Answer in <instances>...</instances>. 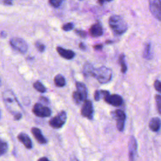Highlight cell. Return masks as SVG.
I'll return each mask as SVG.
<instances>
[{"label": "cell", "instance_id": "6da1fadb", "mask_svg": "<svg viewBox=\"0 0 161 161\" xmlns=\"http://www.w3.org/2000/svg\"><path fill=\"white\" fill-rule=\"evenodd\" d=\"M3 98L8 110L14 115L20 113L21 108L14 93L11 91H6L3 92Z\"/></svg>", "mask_w": 161, "mask_h": 161}, {"label": "cell", "instance_id": "7a4b0ae2", "mask_svg": "<svg viewBox=\"0 0 161 161\" xmlns=\"http://www.w3.org/2000/svg\"><path fill=\"white\" fill-rule=\"evenodd\" d=\"M109 25L116 35H122L128 29V26L124 19L118 15L111 16L109 19Z\"/></svg>", "mask_w": 161, "mask_h": 161}, {"label": "cell", "instance_id": "3957f363", "mask_svg": "<svg viewBox=\"0 0 161 161\" xmlns=\"http://www.w3.org/2000/svg\"><path fill=\"white\" fill-rule=\"evenodd\" d=\"M111 70L105 66H101L97 69H93L91 76L95 77L99 83L106 84L111 80L112 78Z\"/></svg>", "mask_w": 161, "mask_h": 161}, {"label": "cell", "instance_id": "277c9868", "mask_svg": "<svg viewBox=\"0 0 161 161\" xmlns=\"http://www.w3.org/2000/svg\"><path fill=\"white\" fill-rule=\"evenodd\" d=\"M66 119H67L66 112L64 111H62L58 114H57L55 117L50 119L49 125L53 128L58 129L61 128L64 125V123L66 121Z\"/></svg>", "mask_w": 161, "mask_h": 161}, {"label": "cell", "instance_id": "5b68a950", "mask_svg": "<svg viewBox=\"0 0 161 161\" xmlns=\"http://www.w3.org/2000/svg\"><path fill=\"white\" fill-rule=\"evenodd\" d=\"M10 45L16 50L21 53H25L28 50V45L26 42L20 38L14 37L10 40Z\"/></svg>", "mask_w": 161, "mask_h": 161}, {"label": "cell", "instance_id": "8992f818", "mask_svg": "<svg viewBox=\"0 0 161 161\" xmlns=\"http://www.w3.org/2000/svg\"><path fill=\"white\" fill-rule=\"evenodd\" d=\"M150 13L158 21H161V0H148Z\"/></svg>", "mask_w": 161, "mask_h": 161}, {"label": "cell", "instance_id": "52a82bcc", "mask_svg": "<svg viewBox=\"0 0 161 161\" xmlns=\"http://www.w3.org/2000/svg\"><path fill=\"white\" fill-rule=\"evenodd\" d=\"M33 113L38 117H48L52 114L51 110L49 108L43 106L40 103H36L33 109Z\"/></svg>", "mask_w": 161, "mask_h": 161}, {"label": "cell", "instance_id": "ba28073f", "mask_svg": "<svg viewBox=\"0 0 161 161\" xmlns=\"http://www.w3.org/2000/svg\"><path fill=\"white\" fill-rule=\"evenodd\" d=\"M80 113L82 116L89 119H92L93 114H94V108H93L92 103L90 100L86 99L84 101Z\"/></svg>", "mask_w": 161, "mask_h": 161}, {"label": "cell", "instance_id": "9c48e42d", "mask_svg": "<svg viewBox=\"0 0 161 161\" xmlns=\"http://www.w3.org/2000/svg\"><path fill=\"white\" fill-rule=\"evenodd\" d=\"M114 116L116 121V126L119 131H123L125 128L126 114L125 112L121 109H116L114 112Z\"/></svg>", "mask_w": 161, "mask_h": 161}, {"label": "cell", "instance_id": "30bf717a", "mask_svg": "<svg viewBox=\"0 0 161 161\" xmlns=\"http://www.w3.org/2000/svg\"><path fill=\"white\" fill-rule=\"evenodd\" d=\"M103 99L108 104L113 106H119L123 103L122 97L118 94H110L109 92H108L104 96Z\"/></svg>", "mask_w": 161, "mask_h": 161}, {"label": "cell", "instance_id": "8fae6325", "mask_svg": "<svg viewBox=\"0 0 161 161\" xmlns=\"http://www.w3.org/2000/svg\"><path fill=\"white\" fill-rule=\"evenodd\" d=\"M137 152V142L134 136H131L128 142V156L130 160H134Z\"/></svg>", "mask_w": 161, "mask_h": 161}, {"label": "cell", "instance_id": "7c38bea8", "mask_svg": "<svg viewBox=\"0 0 161 161\" xmlns=\"http://www.w3.org/2000/svg\"><path fill=\"white\" fill-rule=\"evenodd\" d=\"M89 33L93 37L101 36L103 33V30L101 25L99 23L93 24L89 29Z\"/></svg>", "mask_w": 161, "mask_h": 161}, {"label": "cell", "instance_id": "4fadbf2b", "mask_svg": "<svg viewBox=\"0 0 161 161\" xmlns=\"http://www.w3.org/2000/svg\"><path fill=\"white\" fill-rule=\"evenodd\" d=\"M57 51L62 58L67 60H71L75 56V53L71 50L65 49L60 47H57Z\"/></svg>", "mask_w": 161, "mask_h": 161}, {"label": "cell", "instance_id": "5bb4252c", "mask_svg": "<svg viewBox=\"0 0 161 161\" xmlns=\"http://www.w3.org/2000/svg\"><path fill=\"white\" fill-rule=\"evenodd\" d=\"M31 133L33 134L36 140V141L41 144H45L47 141V139L44 137L43 134L42 133L41 130L38 128H31Z\"/></svg>", "mask_w": 161, "mask_h": 161}, {"label": "cell", "instance_id": "9a60e30c", "mask_svg": "<svg viewBox=\"0 0 161 161\" xmlns=\"http://www.w3.org/2000/svg\"><path fill=\"white\" fill-rule=\"evenodd\" d=\"M18 140L25 145V147L28 148L30 149L32 148V142L30 138L25 133H20L18 135Z\"/></svg>", "mask_w": 161, "mask_h": 161}, {"label": "cell", "instance_id": "2e32d148", "mask_svg": "<svg viewBox=\"0 0 161 161\" xmlns=\"http://www.w3.org/2000/svg\"><path fill=\"white\" fill-rule=\"evenodd\" d=\"M148 126L152 131L157 132L161 128V119L158 117H153L150 120Z\"/></svg>", "mask_w": 161, "mask_h": 161}, {"label": "cell", "instance_id": "e0dca14e", "mask_svg": "<svg viewBox=\"0 0 161 161\" xmlns=\"http://www.w3.org/2000/svg\"><path fill=\"white\" fill-rule=\"evenodd\" d=\"M75 86H76L77 91L82 95L84 100H86L87 96V89L85 84L80 82H76Z\"/></svg>", "mask_w": 161, "mask_h": 161}, {"label": "cell", "instance_id": "ac0fdd59", "mask_svg": "<svg viewBox=\"0 0 161 161\" xmlns=\"http://www.w3.org/2000/svg\"><path fill=\"white\" fill-rule=\"evenodd\" d=\"M54 83L57 87H64L65 85V80L63 75L57 74L54 77Z\"/></svg>", "mask_w": 161, "mask_h": 161}, {"label": "cell", "instance_id": "d6986e66", "mask_svg": "<svg viewBox=\"0 0 161 161\" xmlns=\"http://www.w3.org/2000/svg\"><path fill=\"white\" fill-rule=\"evenodd\" d=\"M143 56L146 59H150L152 58V52H151V45L150 43H147L145 45Z\"/></svg>", "mask_w": 161, "mask_h": 161}, {"label": "cell", "instance_id": "ffe728a7", "mask_svg": "<svg viewBox=\"0 0 161 161\" xmlns=\"http://www.w3.org/2000/svg\"><path fill=\"white\" fill-rule=\"evenodd\" d=\"M119 63L121 65V70L123 74H125L127 70V66L125 63V55L123 53L121 54L119 57Z\"/></svg>", "mask_w": 161, "mask_h": 161}, {"label": "cell", "instance_id": "44dd1931", "mask_svg": "<svg viewBox=\"0 0 161 161\" xmlns=\"http://www.w3.org/2000/svg\"><path fill=\"white\" fill-rule=\"evenodd\" d=\"M72 98L74 99V101L76 104H79L81 102L85 101L84 99L83 98V97L82 96V95L77 91L73 92V93H72Z\"/></svg>", "mask_w": 161, "mask_h": 161}, {"label": "cell", "instance_id": "7402d4cb", "mask_svg": "<svg viewBox=\"0 0 161 161\" xmlns=\"http://www.w3.org/2000/svg\"><path fill=\"white\" fill-rule=\"evenodd\" d=\"M33 87H34L36 91H38L40 92H42V93L45 92L46 91V88H45V87L43 85V84H42L41 82H40V81H38V80H37V81H36L35 82H34V84H33Z\"/></svg>", "mask_w": 161, "mask_h": 161}, {"label": "cell", "instance_id": "603a6c76", "mask_svg": "<svg viewBox=\"0 0 161 161\" xmlns=\"http://www.w3.org/2000/svg\"><path fill=\"white\" fill-rule=\"evenodd\" d=\"M94 67L91 65L90 64H87L85 65L84 69H83V73L85 76H89L91 75V73L92 72Z\"/></svg>", "mask_w": 161, "mask_h": 161}, {"label": "cell", "instance_id": "cb8c5ba5", "mask_svg": "<svg viewBox=\"0 0 161 161\" xmlns=\"http://www.w3.org/2000/svg\"><path fill=\"white\" fill-rule=\"evenodd\" d=\"M8 150V144L4 141L0 140V155L4 154Z\"/></svg>", "mask_w": 161, "mask_h": 161}, {"label": "cell", "instance_id": "d4e9b609", "mask_svg": "<svg viewBox=\"0 0 161 161\" xmlns=\"http://www.w3.org/2000/svg\"><path fill=\"white\" fill-rule=\"evenodd\" d=\"M155 102L157 104V109L160 114H161V95L157 94L155 96Z\"/></svg>", "mask_w": 161, "mask_h": 161}, {"label": "cell", "instance_id": "484cf974", "mask_svg": "<svg viewBox=\"0 0 161 161\" xmlns=\"http://www.w3.org/2000/svg\"><path fill=\"white\" fill-rule=\"evenodd\" d=\"M50 4L53 8H58L62 3L63 0H48Z\"/></svg>", "mask_w": 161, "mask_h": 161}, {"label": "cell", "instance_id": "4316f807", "mask_svg": "<svg viewBox=\"0 0 161 161\" xmlns=\"http://www.w3.org/2000/svg\"><path fill=\"white\" fill-rule=\"evenodd\" d=\"M73 28H74V24L72 23H67L63 25L62 30L65 31H67L72 30Z\"/></svg>", "mask_w": 161, "mask_h": 161}, {"label": "cell", "instance_id": "83f0119b", "mask_svg": "<svg viewBox=\"0 0 161 161\" xmlns=\"http://www.w3.org/2000/svg\"><path fill=\"white\" fill-rule=\"evenodd\" d=\"M35 47L37 48V50L40 52H44V50L45 49V46L43 43H42L39 42H36L35 43Z\"/></svg>", "mask_w": 161, "mask_h": 161}, {"label": "cell", "instance_id": "f1b7e54d", "mask_svg": "<svg viewBox=\"0 0 161 161\" xmlns=\"http://www.w3.org/2000/svg\"><path fill=\"white\" fill-rule=\"evenodd\" d=\"M153 86L156 91L161 93V81L158 80H155L153 83Z\"/></svg>", "mask_w": 161, "mask_h": 161}, {"label": "cell", "instance_id": "f546056e", "mask_svg": "<svg viewBox=\"0 0 161 161\" xmlns=\"http://www.w3.org/2000/svg\"><path fill=\"white\" fill-rule=\"evenodd\" d=\"M75 33L80 36L81 38H85L86 36V32L83 31V30H75Z\"/></svg>", "mask_w": 161, "mask_h": 161}, {"label": "cell", "instance_id": "4dcf8cb0", "mask_svg": "<svg viewBox=\"0 0 161 161\" xmlns=\"http://www.w3.org/2000/svg\"><path fill=\"white\" fill-rule=\"evenodd\" d=\"M21 117H22V114H21V113H16V114H15L14 115V119H16V120H19V119H20L21 118Z\"/></svg>", "mask_w": 161, "mask_h": 161}, {"label": "cell", "instance_id": "1f68e13d", "mask_svg": "<svg viewBox=\"0 0 161 161\" xmlns=\"http://www.w3.org/2000/svg\"><path fill=\"white\" fill-rule=\"evenodd\" d=\"M93 48L95 49V50H101L102 48H103V45L102 44H97V45H95Z\"/></svg>", "mask_w": 161, "mask_h": 161}, {"label": "cell", "instance_id": "d6a6232c", "mask_svg": "<svg viewBox=\"0 0 161 161\" xmlns=\"http://www.w3.org/2000/svg\"><path fill=\"white\" fill-rule=\"evenodd\" d=\"M79 47L82 50H86V46H85V45L83 43H80Z\"/></svg>", "mask_w": 161, "mask_h": 161}, {"label": "cell", "instance_id": "836d02e7", "mask_svg": "<svg viewBox=\"0 0 161 161\" xmlns=\"http://www.w3.org/2000/svg\"><path fill=\"white\" fill-rule=\"evenodd\" d=\"M11 1L12 0H4V2L7 4H11Z\"/></svg>", "mask_w": 161, "mask_h": 161}, {"label": "cell", "instance_id": "e575fe53", "mask_svg": "<svg viewBox=\"0 0 161 161\" xmlns=\"http://www.w3.org/2000/svg\"><path fill=\"white\" fill-rule=\"evenodd\" d=\"M38 160H45V161H48V159L47 158H46V157H42V158H39Z\"/></svg>", "mask_w": 161, "mask_h": 161}, {"label": "cell", "instance_id": "d590c367", "mask_svg": "<svg viewBox=\"0 0 161 161\" xmlns=\"http://www.w3.org/2000/svg\"><path fill=\"white\" fill-rule=\"evenodd\" d=\"M40 99L43 100V101H44V102H46V103H47V102H48V101H48V99H47V98L44 97H40Z\"/></svg>", "mask_w": 161, "mask_h": 161}, {"label": "cell", "instance_id": "8d00e7d4", "mask_svg": "<svg viewBox=\"0 0 161 161\" xmlns=\"http://www.w3.org/2000/svg\"><path fill=\"white\" fill-rule=\"evenodd\" d=\"M98 1H99V0H98Z\"/></svg>", "mask_w": 161, "mask_h": 161}]
</instances>
